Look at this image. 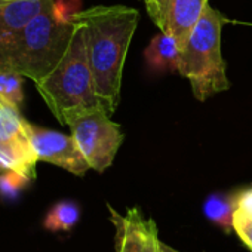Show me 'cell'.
I'll use <instances>...</instances> for the list:
<instances>
[{
    "instance_id": "obj_6",
    "label": "cell",
    "mask_w": 252,
    "mask_h": 252,
    "mask_svg": "<svg viewBox=\"0 0 252 252\" xmlns=\"http://www.w3.org/2000/svg\"><path fill=\"white\" fill-rule=\"evenodd\" d=\"M26 122L20 108L0 102V171H15L33 181L39 159L29 138Z\"/></svg>"
},
{
    "instance_id": "obj_15",
    "label": "cell",
    "mask_w": 252,
    "mask_h": 252,
    "mask_svg": "<svg viewBox=\"0 0 252 252\" xmlns=\"http://www.w3.org/2000/svg\"><path fill=\"white\" fill-rule=\"evenodd\" d=\"M23 77L12 70H0V102L21 108L24 101Z\"/></svg>"
},
{
    "instance_id": "obj_18",
    "label": "cell",
    "mask_w": 252,
    "mask_h": 252,
    "mask_svg": "<svg viewBox=\"0 0 252 252\" xmlns=\"http://www.w3.org/2000/svg\"><path fill=\"white\" fill-rule=\"evenodd\" d=\"M144 5H146V9H147V14L150 15V18L153 20V23L158 26V21H159V9H158V0H143Z\"/></svg>"
},
{
    "instance_id": "obj_17",
    "label": "cell",
    "mask_w": 252,
    "mask_h": 252,
    "mask_svg": "<svg viewBox=\"0 0 252 252\" xmlns=\"http://www.w3.org/2000/svg\"><path fill=\"white\" fill-rule=\"evenodd\" d=\"M159 236H158V225L153 220L149 224V237H147V251L146 252H159Z\"/></svg>"
},
{
    "instance_id": "obj_11",
    "label": "cell",
    "mask_w": 252,
    "mask_h": 252,
    "mask_svg": "<svg viewBox=\"0 0 252 252\" xmlns=\"http://www.w3.org/2000/svg\"><path fill=\"white\" fill-rule=\"evenodd\" d=\"M181 48L177 39L165 32L156 34L144 51L147 65L153 71H177Z\"/></svg>"
},
{
    "instance_id": "obj_21",
    "label": "cell",
    "mask_w": 252,
    "mask_h": 252,
    "mask_svg": "<svg viewBox=\"0 0 252 252\" xmlns=\"http://www.w3.org/2000/svg\"><path fill=\"white\" fill-rule=\"evenodd\" d=\"M158 9H159V8H158Z\"/></svg>"
},
{
    "instance_id": "obj_8",
    "label": "cell",
    "mask_w": 252,
    "mask_h": 252,
    "mask_svg": "<svg viewBox=\"0 0 252 252\" xmlns=\"http://www.w3.org/2000/svg\"><path fill=\"white\" fill-rule=\"evenodd\" d=\"M209 0H158V27L174 36L183 48L199 20L203 17Z\"/></svg>"
},
{
    "instance_id": "obj_13",
    "label": "cell",
    "mask_w": 252,
    "mask_h": 252,
    "mask_svg": "<svg viewBox=\"0 0 252 252\" xmlns=\"http://www.w3.org/2000/svg\"><path fill=\"white\" fill-rule=\"evenodd\" d=\"M234 199L236 194H211L205 205L203 212L209 221L220 225L225 233L234 231L233 228V215H234Z\"/></svg>"
},
{
    "instance_id": "obj_1",
    "label": "cell",
    "mask_w": 252,
    "mask_h": 252,
    "mask_svg": "<svg viewBox=\"0 0 252 252\" xmlns=\"http://www.w3.org/2000/svg\"><path fill=\"white\" fill-rule=\"evenodd\" d=\"M83 27L95 92L111 114L120 101L123 65L140 14L129 6H94L71 15Z\"/></svg>"
},
{
    "instance_id": "obj_4",
    "label": "cell",
    "mask_w": 252,
    "mask_h": 252,
    "mask_svg": "<svg viewBox=\"0 0 252 252\" xmlns=\"http://www.w3.org/2000/svg\"><path fill=\"white\" fill-rule=\"evenodd\" d=\"M224 23L222 14L208 6L181 48L177 71L190 82L193 95L200 102L230 88L221 54V29Z\"/></svg>"
},
{
    "instance_id": "obj_19",
    "label": "cell",
    "mask_w": 252,
    "mask_h": 252,
    "mask_svg": "<svg viewBox=\"0 0 252 252\" xmlns=\"http://www.w3.org/2000/svg\"><path fill=\"white\" fill-rule=\"evenodd\" d=\"M159 252H180V251H177L172 246H169V245L163 243L162 240H159Z\"/></svg>"
},
{
    "instance_id": "obj_14",
    "label": "cell",
    "mask_w": 252,
    "mask_h": 252,
    "mask_svg": "<svg viewBox=\"0 0 252 252\" xmlns=\"http://www.w3.org/2000/svg\"><path fill=\"white\" fill-rule=\"evenodd\" d=\"M80 218L79 206L71 200H63L54 205L45 217L43 225L51 231H68Z\"/></svg>"
},
{
    "instance_id": "obj_16",
    "label": "cell",
    "mask_w": 252,
    "mask_h": 252,
    "mask_svg": "<svg viewBox=\"0 0 252 252\" xmlns=\"http://www.w3.org/2000/svg\"><path fill=\"white\" fill-rule=\"evenodd\" d=\"M30 181L32 180L20 172L2 171V174H0V196L5 199H15Z\"/></svg>"
},
{
    "instance_id": "obj_5",
    "label": "cell",
    "mask_w": 252,
    "mask_h": 252,
    "mask_svg": "<svg viewBox=\"0 0 252 252\" xmlns=\"http://www.w3.org/2000/svg\"><path fill=\"white\" fill-rule=\"evenodd\" d=\"M65 125L91 169L104 172L111 166L123 143V132L104 107L73 113L65 119Z\"/></svg>"
},
{
    "instance_id": "obj_9",
    "label": "cell",
    "mask_w": 252,
    "mask_h": 252,
    "mask_svg": "<svg viewBox=\"0 0 252 252\" xmlns=\"http://www.w3.org/2000/svg\"><path fill=\"white\" fill-rule=\"evenodd\" d=\"M108 211L116 227V252H146L150 220H144L137 208L125 215L117 214L110 205Z\"/></svg>"
},
{
    "instance_id": "obj_10",
    "label": "cell",
    "mask_w": 252,
    "mask_h": 252,
    "mask_svg": "<svg viewBox=\"0 0 252 252\" xmlns=\"http://www.w3.org/2000/svg\"><path fill=\"white\" fill-rule=\"evenodd\" d=\"M51 0H15L0 5V51L12 39L14 33L33 20Z\"/></svg>"
},
{
    "instance_id": "obj_2",
    "label": "cell",
    "mask_w": 252,
    "mask_h": 252,
    "mask_svg": "<svg viewBox=\"0 0 252 252\" xmlns=\"http://www.w3.org/2000/svg\"><path fill=\"white\" fill-rule=\"evenodd\" d=\"M74 27L71 15L63 17L51 0L0 51V70H12L34 83L40 82L65 55Z\"/></svg>"
},
{
    "instance_id": "obj_3",
    "label": "cell",
    "mask_w": 252,
    "mask_h": 252,
    "mask_svg": "<svg viewBox=\"0 0 252 252\" xmlns=\"http://www.w3.org/2000/svg\"><path fill=\"white\" fill-rule=\"evenodd\" d=\"M74 33L65 55L46 77L34 83L61 125H65V119L73 113L104 107L95 92L83 27L79 21L74 20Z\"/></svg>"
},
{
    "instance_id": "obj_7",
    "label": "cell",
    "mask_w": 252,
    "mask_h": 252,
    "mask_svg": "<svg viewBox=\"0 0 252 252\" xmlns=\"http://www.w3.org/2000/svg\"><path fill=\"white\" fill-rule=\"evenodd\" d=\"M26 129L39 162L52 163L79 177L91 169L73 135L40 128L30 122H26Z\"/></svg>"
},
{
    "instance_id": "obj_20",
    "label": "cell",
    "mask_w": 252,
    "mask_h": 252,
    "mask_svg": "<svg viewBox=\"0 0 252 252\" xmlns=\"http://www.w3.org/2000/svg\"><path fill=\"white\" fill-rule=\"evenodd\" d=\"M15 0H0V5H5V3H12Z\"/></svg>"
},
{
    "instance_id": "obj_12",
    "label": "cell",
    "mask_w": 252,
    "mask_h": 252,
    "mask_svg": "<svg viewBox=\"0 0 252 252\" xmlns=\"http://www.w3.org/2000/svg\"><path fill=\"white\" fill-rule=\"evenodd\" d=\"M233 228L243 245L252 252V187L236 193Z\"/></svg>"
}]
</instances>
